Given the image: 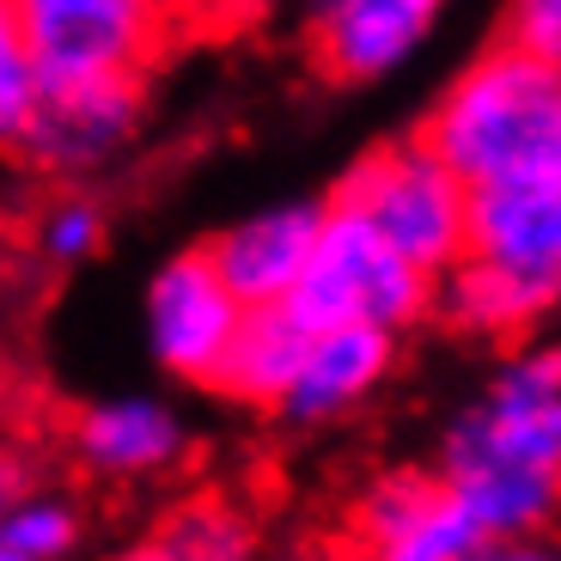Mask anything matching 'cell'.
Here are the masks:
<instances>
[{
    "label": "cell",
    "mask_w": 561,
    "mask_h": 561,
    "mask_svg": "<svg viewBox=\"0 0 561 561\" xmlns=\"http://www.w3.org/2000/svg\"><path fill=\"white\" fill-rule=\"evenodd\" d=\"M37 68H31V56L19 49L13 25L0 19V147H19L25 140V123L31 111H37Z\"/></svg>",
    "instance_id": "cell-19"
},
{
    "label": "cell",
    "mask_w": 561,
    "mask_h": 561,
    "mask_svg": "<svg viewBox=\"0 0 561 561\" xmlns=\"http://www.w3.org/2000/svg\"><path fill=\"white\" fill-rule=\"evenodd\" d=\"M501 43H513L525 56H543L561 68V0H506Z\"/></svg>",
    "instance_id": "cell-20"
},
{
    "label": "cell",
    "mask_w": 561,
    "mask_h": 561,
    "mask_svg": "<svg viewBox=\"0 0 561 561\" xmlns=\"http://www.w3.org/2000/svg\"><path fill=\"white\" fill-rule=\"evenodd\" d=\"M0 561H13V556H7V549H0Z\"/></svg>",
    "instance_id": "cell-25"
},
{
    "label": "cell",
    "mask_w": 561,
    "mask_h": 561,
    "mask_svg": "<svg viewBox=\"0 0 561 561\" xmlns=\"http://www.w3.org/2000/svg\"><path fill=\"white\" fill-rule=\"evenodd\" d=\"M421 147L470 196L561 178V68L513 43L477 49L427 111Z\"/></svg>",
    "instance_id": "cell-1"
},
{
    "label": "cell",
    "mask_w": 561,
    "mask_h": 561,
    "mask_svg": "<svg viewBox=\"0 0 561 561\" xmlns=\"http://www.w3.org/2000/svg\"><path fill=\"white\" fill-rule=\"evenodd\" d=\"M0 299H7V275H0Z\"/></svg>",
    "instance_id": "cell-23"
},
{
    "label": "cell",
    "mask_w": 561,
    "mask_h": 561,
    "mask_svg": "<svg viewBox=\"0 0 561 561\" xmlns=\"http://www.w3.org/2000/svg\"><path fill=\"white\" fill-rule=\"evenodd\" d=\"M7 25L37 68V85L140 80L165 0H7Z\"/></svg>",
    "instance_id": "cell-4"
},
{
    "label": "cell",
    "mask_w": 561,
    "mask_h": 561,
    "mask_svg": "<svg viewBox=\"0 0 561 561\" xmlns=\"http://www.w3.org/2000/svg\"><path fill=\"white\" fill-rule=\"evenodd\" d=\"M451 421L506 458L561 470V342H525L501 354L477 403H463Z\"/></svg>",
    "instance_id": "cell-8"
},
{
    "label": "cell",
    "mask_w": 561,
    "mask_h": 561,
    "mask_svg": "<svg viewBox=\"0 0 561 561\" xmlns=\"http://www.w3.org/2000/svg\"><path fill=\"white\" fill-rule=\"evenodd\" d=\"M439 13L446 0H306V37L323 73L366 85L409 68Z\"/></svg>",
    "instance_id": "cell-10"
},
{
    "label": "cell",
    "mask_w": 561,
    "mask_h": 561,
    "mask_svg": "<svg viewBox=\"0 0 561 561\" xmlns=\"http://www.w3.org/2000/svg\"><path fill=\"white\" fill-rule=\"evenodd\" d=\"M73 458L104 482H153L190 458V421L153 391L99 397L73 415Z\"/></svg>",
    "instance_id": "cell-11"
},
{
    "label": "cell",
    "mask_w": 561,
    "mask_h": 561,
    "mask_svg": "<svg viewBox=\"0 0 561 561\" xmlns=\"http://www.w3.org/2000/svg\"><path fill=\"white\" fill-rule=\"evenodd\" d=\"M0 19H7V0H0Z\"/></svg>",
    "instance_id": "cell-24"
},
{
    "label": "cell",
    "mask_w": 561,
    "mask_h": 561,
    "mask_svg": "<svg viewBox=\"0 0 561 561\" xmlns=\"http://www.w3.org/2000/svg\"><path fill=\"white\" fill-rule=\"evenodd\" d=\"M306 342H311V330L287 306L244 311L239 330H232V342H226V354H220L214 385H220L226 397H239V403L275 409L280 397H287V385H294Z\"/></svg>",
    "instance_id": "cell-14"
},
{
    "label": "cell",
    "mask_w": 561,
    "mask_h": 561,
    "mask_svg": "<svg viewBox=\"0 0 561 561\" xmlns=\"http://www.w3.org/2000/svg\"><path fill=\"white\" fill-rule=\"evenodd\" d=\"M111 561H256V525L244 506L220 501V494H196L165 513L153 537L128 543Z\"/></svg>",
    "instance_id": "cell-15"
},
{
    "label": "cell",
    "mask_w": 561,
    "mask_h": 561,
    "mask_svg": "<svg viewBox=\"0 0 561 561\" xmlns=\"http://www.w3.org/2000/svg\"><path fill=\"white\" fill-rule=\"evenodd\" d=\"M360 561H470L482 549L477 525L458 513L434 470H385L354 501Z\"/></svg>",
    "instance_id": "cell-9"
},
{
    "label": "cell",
    "mask_w": 561,
    "mask_h": 561,
    "mask_svg": "<svg viewBox=\"0 0 561 561\" xmlns=\"http://www.w3.org/2000/svg\"><path fill=\"white\" fill-rule=\"evenodd\" d=\"M463 256L519 287L543 311L561 306V178L477 190L463 220Z\"/></svg>",
    "instance_id": "cell-7"
},
{
    "label": "cell",
    "mask_w": 561,
    "mask_h": 561,
    "mask_svg": "<svg viewBox=\"0 0 561 561\" xmlns=\"http://www.w3.org/2000/svg\"><path fill=\"white\" fill-rule=\"evenodd\" d=\"M434 311L451 323V330L482 336V342H513V336H525L531 323L549 318L537 299H525L519 287H506L501 275H489V268L470 263V256L451 263L446 275L434 280Z\"/></svg>",
    "instance_id": "cell-16"
},
{
    "label": "cell",
    "mask_w": 561,
    "mask_h": 561,
    "mask_svg": "<svg viewBox=\"0 0 561 561\" xmlns=\"http://www.w3.org/2000/svg\"><path fill=\"white\" fill-rule=\"evenodd\" d=\"M287 311L311 336L318 330H385V336H397L434 311V280L409 268L373 226L323 202L318 244L299 268V287L287 294Z\"/></svg>",
    "instance_id": "cell-2"
},
{
    "label": "cell",
    "mask_w": 561,
    "mask_h": 561,
    "mask_svg": "<svg viewBox=\"0 0 561 561\" xmlns=\"http://www.w3.org/2000/svg\"><path fill=\"white\" fill-rule=\"evenodd\" d=\"M111 239V214H104L99 196H85V190H61L56 202H43L37 226H31V244H37L43 263L56 268H80L104 251Z\"/></svg>",
    "instance_id": "cell-18"
},
{
    "label": "cell",
    "mask_w": 561,
    "mask_h": 561,
    "mask_svg": "<svg viewBox=\"0 0 561 561\" xmlns=\"http://www.w3.org/2000/svg\"><path fill=\"white\" fill-rule=\"evenodd\" d=\"M239 318H244V306L226 294V280L214 275L208 251L165 256L153 268V280H147V294H140L147 354L165 366L171 379H190V385H214Z\"/></svg>",
    "instance_id": "cell-5"
},
{
    "label": "cell",
    "mask_w": 561,
    "mask_h": 561,
    "mask_svg": "<svg viewBox=\"0 0 561 561\" xmlns=\"http://www.w3.org/2000/svg\"><path fill=\"white\" fill-rule=\"evenodd\" d=\"M391 366H397V336H385V330H318L299 354V373L287 385V397L275 403V415L294 421V427L348 421L360 403L379 397Z\"/></svg>",
    "instance_id": "cell-13"
},
{
    "label": "cell",
    "mask_w": 561,
    "mask_h": 561,
    "mask_svg": "<svg viewBox=\"0 0 561 561\" xmlns=\"http://www.w3.org/2000/svg\"><path fill=\"white\" fill-rule=\"evenodd\" d=\"M140 135V80H73L43 85L25 123L19 153L43 178H99L135 147Z\"/></svg>",
    "instance_id": "cell-6"
},
{
    "label": "cell",
    "mask_w": 561,
    "mask_h": 561,
    "mask_svg": "<svg viewBox=\"0 0 561 561\" xmlns=\"http://www.w3.org/2000/svg\"><path fill=\"white\" fill-rule=\"evenodd\" d=\"M470 561H561V537H513V543H482Z\"/></svg>",
    "instance_id": "cell-21"
},
{
    "label": "cell",
    "mask_w": 561,
    "mask_h": 561,
    "mask_svg": "<svg viewBox=\"0 0 561 561\" xmlns=\"http://www.w3.org/2000/svg\"><path fill=\"white\" fill-rule=\"evenodd\" d=\"M19 494H25V470H19V458L0 451V519H7V506H13Z\"/></svg>",
    "instance_id": "cell-22"
},
{
    "label": "cell",
    "mask_w": 561,
    "mask_h": 561,
    "mask_svg": "<svg viewBox=\"0 0 561 561\" xmlns=\"http://www.w3.org/2000/svg\"><path fill=\"white\" fill-rule=\"evenodd\" d=\"M318 226H323V202H268V208L226 226L208 244V263L244 311L287 306V294L299 287V268L318 244Z\"/></svg>",
    "instance_id": "cell-12"
},
{
    "label": "cell",
    "mask_w": 561,
    "mask_h": 561,
    "mask_svg": "<svg viewBox=\"0 0 561 561\" xmlns=\"http://www.w3.org/2000/svg\"><path fill=\"white\" fill-rule=\"evenodd\" d=\"M330 208L373 226L409 268L439 280L451 263H463V220H470V190L439 165L421 140H397L366 153L342 171Z\"/></svg>",
    "instance_id": "cell-3"
},
{
    "label": "cell",
    "mask_w": 561,
    "mask_h": 561,
    "mask_svg": "<svg viewBox=\"0 0 561 561\" xmlns=\"http://www.w3.org/2000/svg\"><path fill=\"white\" fill-rule=\"evenodd\" d=\"M80 543H85V513L73 506V494L56 489H25L0 519V549L13 561H73Z\"/></svg>",
    "instance_id": "cell-17"
}]
</instances>
